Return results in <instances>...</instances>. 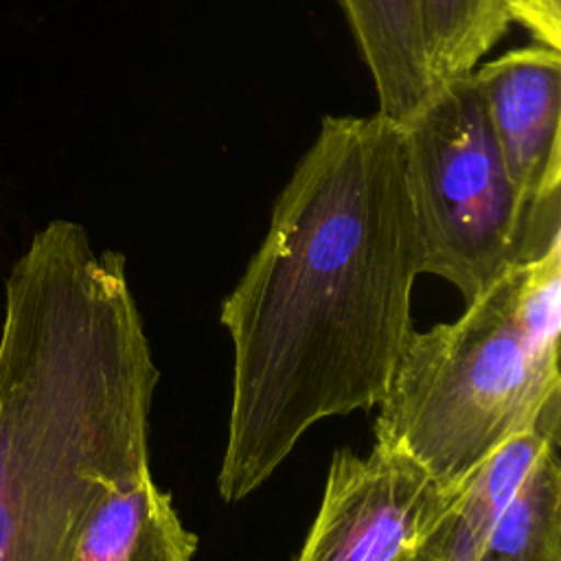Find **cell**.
<instances>
[{
  "label": "cell",
  "mask_w": 561,
  "mask_h": 561,
  "mask_svg": "<svg viewBox=\"0 0 561 561\" xmlns=\"http://www.w3.org/2000/svg\"><path fill=\"white\" fill-rule=\"evenodd\" d=\"M419 274L401 125L381 112L324 116L221 302L232 340L221 500L254 493L318 421L381 401Z\"/></svg>",
  "instance_id": "6da1fadb"
},
{
  "label": "cell",
  "mask_w": 561,
  "mask_h": 561,
  "mask_svg": "<svg viewBox=\"0 0 561 561\" xmlns=\"http://www.w3.org/2000/svg\"><path fill=\"white\" fill-rule=\"evenodd\" d=\"M158 379L125 256L48 221L4 280L0 561H72L105 495L149 469Z\"/></svg>",
  "instance_id": "7a4b0ae2"
},
{
  "label": "cell",
  "mask_w": 561,
  "mask_h": 561,
  "mask_svg": "<svg viewBox=\"0 0 561 561\" xmlns=\"http://www.w3.org/2000/svg\"><path fill=\"white\" fill-rule=\"evenodd\" d=\"M561 243L517 263L454 322L410 333L377 403L375 443L460 491L506 440L561 430Z\"/></svg>",
  "instance_id": "3957f363"
},
{
  "label": "cell",
  "mask_w": 561,
  "mask_h": 561,
  "mask_svg": "<svg viewBox=\"0 0 561 561\" xmlns=\"http://www.w3.org/2000/svg\"><path fill=\"white\" fill-rule=\"evenodd\" d=\"M399 125L421 274L451 283L467 305L508 267L561 243L530 224L471 72L438 83Z\"/></svg>",
  "instance_id": "277c9868"
},
{
  "label": "cell",
  "mask_w": 561,
  "mask_h": 561,
  "mask_svg": "<svg viewBox=\"0 0 561 561\" xmlns=\"http://www.w3.org/2000/svg\"><path fill=\"white\" fill-rule=\"evenodd\" d=\"M458 493L381 443L368 456L337 449L296 561H403L421 548Z\"/></svg>",
  "instance_id": "5b68a950"
},
{
  "label": "cell",
  "mask_w": 561,
  "mask_h": 561,
  "mask_svg": "<svg viewBox=\"0 0 561 561\" xmlns=\"http://www.w3.org/2000/svg\"><path fill=\"white\" fill-rule=\"evenodd\" d=\"M530 224L561 234V50L533 42L471 70Z\"/></svg>",
  "instance_id": "8992f818"
},
{
  "label": "cell",
  "mask_w": 561,
  "mask_h": 561,
  "mask_svg": "<svg viewBox=\"0 0 561 561\" xmlns=\"http://www.w3.org/2000/svg\"><path fill=\"white\" fill-rule=\"evenodd\" d=\"M195 550L197 537L147 469L105 495L72 561H193Z\"/></svg>",
  "instance_id": "52a82bcc"
},
{
  "label": "cell",
  "mask_w": 561,
  "mask_h": 561,
  "mask_svg": "<svg viewBox=\"0 0 561 561\" xmlns=\"http://www.w3.org/2000/svg\"><path fill=\"white\" fill-rule=\"evenodd\" d=\"M373 77L383 116L403 123L434 92L416 0H337Z\"/></svg>",
  "instance_id": "ba28073f"
},
{
  "label": "cell",
  "mask_w": 561,
  "mask_h": 561,
  "mask_svg": "<svg viewBox=\"0 0 561 561\" xmlns=\"http://www.w3.org/2000/svg\"><path fill=\"white\" fill-rule=\"evenodd\" d=\"M548 445L491 522L471 561H561V462Z\"/></svg>",
  "instance_id": "9c48e42d"
},
{
  "label": "cell",
  "mask_w": 561,
  "mask_h": 561,
  "mask_svg": "<svg viewBox=\"0 0 561 561\" xmlns=\"http://www.w3.org/2000/svg\"><path fill=\"white\" fill-rule=\"evenodd\" d=\"M434 85L471 72L511 26L506 0H416Z\"/></svg>",
  "instance_id": "30bf717a"
},
{
  "label": "cell",
  "mask_w": 561,
  "mask_h": 561,
  "mask_svg": "<svg viewBox=\"0 0 561 561\" xmlns=\"http://www.w3.org/2000/svg\"><path fill=\"white\" fill-rule=\"evenodd\" d=\"M511 22L524 26L533 42L561 50V0H506Z\"/></svg>",
  "instance_id": "8fae6325"
},
{
  "label": "cell",
  "mask_w": 561,
  "mask_h": 561,
  "mask_svg": "<svg viewBox=\"0 0 561 561\" xmlns=\"http://www.w3.org/2000/svg\"><path fill=\"white\" fill-rule=\"evenodd\" d=\"M403 561H432V559H427L425 554H421V552L416 550L414 554H410V557H408V559H403Z\"/></svg>",
  "instance_id": "7c38bea8"
}]
</instances>
